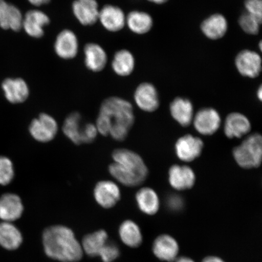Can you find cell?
<instances>
[{
  "label": "cell",
  "instance_id": "cell-1",
  "mask_svg": "<svg viewBox=\"0 0 262 262\" xmlns=\"http://www.w3.org/2000/svg\"><path fill=\"white\" fill-rule=\"evenodd\" d=\"M134 121L132 104L123 98L111 97L101 103L96 126L101 135L123 141L128 135Z\"/></svg>",
  "mask_w": 262,
  "mask_h": 262
},
{
  "label": "cell",
  "instance_id": "cell-2",
  "mask_svg": "<svg viewBox=\"0 0 262 262\" xmlns=\"http://www.w3.org/2000/svg\"><path fill=\"white\" fill-rule=\"evenodd\" d=\"M46 254L61 262H77L83 257V249L74 232L63 225L51 226L42 233Z\"/></svg>",
  "mask_w": 262,
  "mask_h": 262
},
{
  "label": "cell",
  "instance_id": "cell-3",
  "mask_svg": "<svg viewBox=\"0 0 262 262\" xmlns=\"http://www.w3.org/2000/svg\"><path fill=\"white\" fill-rule=\"evenodd\" d=\"M114 162L109 172L122 185L129 187L139 186L146 180L148 169L142 157L127 149H117L112 154Z\"/></svg>",
  "mask_w": 262,
  "mask_h": 262
},
{
  "label": "cell",
  "instance_id": "cell-4",
  "mask_svg": "<svg viewBox=\"0 0 262 262\" xmlns=\"http://www.w3.org/2000/svg\"><path fill=\"white\" fill-rule=\"evenodd\" d=\"M233 157L242 168H258L262 160V138L260 134H254L247 137L241 145L235 147Z\"/></svg>",
  "mask_w": 262,
  "mask_h": 262
},
{
  "label": "cell",
  "instance_id": "cell-5",
  "mask_svg": "<svg viewBox=\"0 0 262 262\" xmlns=\"http://www.w3.org/2000/svg\"><path fill=\"white\" fill-rule=\"evenodd\" d=\"M58 129L57 121L46 113H41L32 120L29 127L32 138L40 143L51 142L57 136Z\"/></svg>",
  "mask_w": 262,
  "mask_h": 262
},
{
  "label": "cell",
  "instance_id": "cell-6",
  "mask_svg": "<svg viewBox=\"0 0 262 262\" xmlns=\"http://www.w3.org/2000/svg\"><path fill=\"white\" fill-rule=\"evenodd\" d=\"M94 196L101 207L110 209L120 201L121 191L116 183L111 180H101L95 186Z\"/></svg>",
  "mask_w": 262,
  "mask_h": 262
},
{
  "label": "cell",
  "instance_id": "cell-7",
  "mask_svg": "<svg viewBox=\"0 0 262 262\" xmlns=\"http://www.w3.org/2000/svg\"><path fill=\"white\" fill-rule=\"evenodd\" d=\"M204 146V143L199 137L188 134L177 141L176 155L182 161L192 162L201 156Z\"/></svg>",
  "mask_w": 262,
  "mask_h": 262
},
{
  "label": "cell",
  "instance_id": "cell-8",
  "mask_svg": "<svg viewBox=\"0 0 262 262\" xmlns=\"http://www.w3.org/2000/svg\"><path fill=\"white\" fill-rule=\"evenodd\" d=\"M221 124L220 115L213 108L206 107L199 111L194 118L195 129L202 135H212L217 132Z\"/></svg>",
  "mask_w": 262,
  "mask_h": 262
},
{
  "label": "cell",
  "instance_id": "cell-9",
  "mask_svg": "<svg viewBox=\"0 0 262 262\" xmlns=\"http://www.w3.org/2000/svg\"><path fill=\"white\" fill-rule=\"evenodd\" d=\"M235 64L238 73L244 77L254 78L261 73V57L253 51L244 50L239 52L235 58Z\"/></svg>",
  "mask_w": 262,
  "mask_h": 262
},
{
  "label": "cell",
  "instance_id": "cell-10",
  "mask_svg": "<svg viewBox=\"0 0 262 262\" xmlns=\"http://www.w3.org/2000/svg\"><path fill=\"white\" fill-rule=\"evenodd\" d=\"M79 49V42L75 33L64 29L57 36L54 42V51L58 56L64 60L76 57Z\"/></svg>",
  "mask_w": 262,
  "mask_h": 262
},
{
  "label": "cell",
  "instance_id": "cell-11",
  "mask_svg": "<svg viewBox=\"0 0 262 262\" xmlns=\"http://www.w3.org/2000/svg\"><path fill=\"white\" fill-rule=\"evenodd\" d=\"M107 31L116 32L122 30L126 25V16L117 6L107 5L100 9L98 19Z\"/></svg>",
  "mask_w": 262,
  "mask_h": 262
},
{
  "label": "cell",
  "instance_id": "cell-12",
  "mask_svg": "<svg viewBox=\"0 0 262 262\" xmlns=\"http://www.w3.org/2000/svg\"><path fill=\"white\" fill-rule=\"evenodd\" d=\"M24 211V206L20 198L14 193H6L0 196V219L3 222L18 220Z\"/></svg>",
  "mask_w": 262,
  "mask_h": 262
},
{
  "label": "cell",
  "instance_id": "cell-13",
  "mask_svg": "<svg viewBox=\"0 0 262 262\" xmlns=\"http://www.w3.org/2000/svg\"><path fill=\"white\" fill-rule=\"evenodd\" d=\"M50 24V18L40 10L29 11L24 16L22 28L26 34L34 38H40L45 34L44 29Z\"/></svg>",
  "mask_w": 262,
  "mask_h": 262
},
{
  "label": "cell",
  "instance_id": "cell-14",
  "mask_svg": "<svg viewBox=\"0 0 262 262\" xmlns=\"http://www.w3.org/2000/svg\"><path fill=\"white\" fill-rule=\"evenodd\" d=\"M134 98L137 105L145 112H154L159 107L158 92L152 84H140L134 93Z\"/></svg>",
  "mask_w": 262,
  "mask_h": 262
},
{
  "label": "cell",
  "instance_id": "cell-15",
  "mask_svg": "<svg viewBox=\"0 0 262 262\" xmlns=\"http://www.w3.org/2000/svg\"><path fill=\"white\" fill-rule=\"evenodd\" d=\"M72 8L75 18L82 25H94L98 21L100 9L96 0H75Z\"/></svg>",
  "mask_w": 262,
  "mask_h": 262
},
{
  "label": "cell",
  "instance_id": "cell-16",
  "mask_svg": "<svg viewBox=\"0 0 262 262\" xmlns=\"http://www.w3.org/2000/svg\"><path fill=\"white\" fill-rule=\"evenodd\" d=\"M169 182L178 191L191 189L195 184V173L188 166L173 165L169 170Z\"/></svg>",
  "mask_w": 262,
  "mask_h": 262
},
{
  "label": "cell",
  "instance_id": "cell-17",
  "mask_svg": "<svg viewBox=\"0 0 262 262\" xmlns=\"http://www.w3.org/2000/svg\"><path fill=\"white\" fill-rule=\"evenodd\" d=\"M5 96L9 102L19 104L28 99L30 91L26 82L22 78H7L2 83Z\"/></svg>",
  "mask_w": 262,
  "mask_h": 262
},
{
  "label": "cell",
  "instance_id": "cell-18",
  "mask_svg": "<svg viewBox=\"0 0 262 262\" xmlns=\"http://www.w3.org/2000/svg\"><path fill=\"white\" fill-rule=\"evenodd\" d=\"M152 251L159 259L171 262L176 260L179 246L178 242L171 235L163 234L154 242Z\"/></svg>",
  "mask_w": 262,
  "mask_h": 262
},
{
  "label": "cell",
  "instance_id": "cell-19",
  "mask_svg": "<svg viewBox=\"0 0 262 262\" xmlns=\"http://www.w3.org/2000/svg\"><path fill=\"white\" fill-rule=\"evenodd\" d=\"M251 128L250 120L242 114L232 113L226 118L224 132L228 138H241L250 133Z\"/></svg>",
  "mask_w": 262,
  "mask_h": 262
},
{
  "label": "cell",
  "instance_id": "cell-20",
  "mask_svg": "<svg viewBox=\"0 0 262 262\" xmlns=\"http://www.w3.org/2000/svg\"><path fill=\"white\" fill-rule=\"evenodd\" d=\"M24 16L15 6L10 5L5 0H0V26L4 29L17 32L22 29Z\"/></svg>",
  "mask_w": 262,
  "mask_h": 262
},
{
  "label": "cell",
  "instance_id": "cell-21",
  "mask_svg": "<svg viewBox=\"0 0 262 262\" xmlns=\"http://www.w3.org/2000/svg\"><path fill=\"white\" fill-rule=\"evenodd\" d=\"M84 63L88 70L97 73L105 68L107 55L100 45L90 42L84 48Z\"/></svg>",
  "mask_w": 262,
  "mask_h": 262
},
{
  "label": "cell",
  "instance_id": "cell-22",
  "mask_svg": "<svg viewBox=\"0 0 262 262\" xmlns=\"http://www.w3.org/2000/svg\"><path fill=\"white\" fill-rule=\"evenodd\" d=\"M170 112L173 119L183 127L190 125L194 118L191 101L184 98H175L170 104Z\"/></svg>",
  "mask_w": 262,
  "mask_h": 262
},
{
  "label": "cell",
  "instance_id": "cell-23",
  "mask_svg": "<svg viewBox=\"0 0 262 262\" xmlns=\"http://www.w3.org/2000/svg\"><path fill=\"white\" fill-rule=\"evenodd\" d=\"M201 30L206 37L211 40H219L228 31V21L224 15L219 14L212 15L203 21Z\"/></svg>",
  "mask_w": 262,
  "mask_h": 262
},
{
  "label": "cell",
  "instance_id": "cell-24",
  "mask_svg": "<svg viewBox=\"0 0 262 262\" xmlns=\"http://www.w3.org/2000/svg\"><path fill=\"white\" fill-rule=\"evenodd\" d=\"M23 242L21 232L11 222L0 223V245L9 251L18 249Z\"/></svg>",
  "mask_w": 262,
  "mask_h": 262
},
{
  "label": "cell",
  "instance_id": "cell-25",
  "mask_svg": "<svg viewBox=\"0 0 262 262\" xmlns=\"http://www.w3.org/2000/svg\"><path fill=\"white\" fill-rule=\"evenodd\" d=\"M137 205L140 210L147 215H155L158 212L160 201L158 195L151 188L140 189L136 195Z\"/></svg>",
  "mask_w": 262,
  "mask_h": 262
},
{
  "label": "cell",
  "instance_id": "cell-26",
  "mask_svg": "<svg viewBox=\"0 0 262 262\" xmlns=\"http://www.w3.org/2000/svg\"><path fill=\"white\" fill-rule=\"evenodd\" d=\"M107 238V232L103 229L85 235L82 241L83 251L91 257L99 256L108 242Z\"/></svg>",
  "mask_w": 262,
  "mask_h": 262
},
{
  "label": "cell",
  "instance_id": "cell-27",
  "mask_svg": "<svg viewBox=\"0 0 262 262\" xmlns=\"http://www.w3.org/2000/svg\"><path fill=\"white\" fill-rule=\"evenodd\" d=\"M126 24L135 34H145L152 29L153 19L151 16L146 12L134 11L126 16Z\"/></svg>",
  "mask_w": 262,
  "mask_h": 262
},
{
  "label": "cell",
  "instance_id": "cell-28",
  "mask_svg": "<svg viewBox=\"0 0 262 262\" xmlns=\"http://www.w3.org/2000/svg\"><path fill=\"white\" fill-rule=\"evenodd\" d=\"M81 116L79 113H72L66 118L62 127L65 136L77 145L82 143L84 125H81Z\"/></svg>",
  "mask_w": 262,
  "mask_h": 262
},
{
  "label": "cell",
  "instance_id": "cell-29",
  "mask_svg": "<svg viewBox=\"0 0 262 262\" xmlns=\"http://www.w3.org/2000/svg\"><path fill=\"white\" fill-rule=\"evenodd\" d=\"M135 68V58L129 51L122 49L115 54L112 68L115 73L121 77L128 76Z\"/></svg>",
  "mask_w": 262,
  "mask_h": 262
},
{
  "label": "cell",
  "instance_id": "cell-30",
  "mask_svg": "<svg viewBox=\"0 0 262 262\" xmlns=\"http://www.w3.org/2000/svg\"><path fill=\"white\" fill-rule=\"evenodd\" d=\"M119 235L123 244L130 248H137L142 243V234L135 222L127 220L120 225Z\"/></svg>",
  "mask_w": 262,
  "mask_h": 262
},
{
  "label": "cell",
  "instance_id": "cell-31",
  "mask_svg": "<svg viewBox=\"0 0 262 262\" xmlns=\"http://www.w3.org/2000/svg\"><path fill=\"white\" fill-rule=\"evenodd\" d=\"M238 24L242 30L247 34L257 35L260 30L261 20L248 12H245L239 18Z\"/></svg>",
  "mask_w": 262,
  "mask_h": 262
},
{
  "label": "cell",
  "instance_id": "cell-32",
  "mask_svg": "<svg viewBox=\"0 0 262 262\" xmlns=\"http://www.w3.org/2000/svg\"><path fill=\"white\" fill-rule=\"evenodd\" d=\"M15 171L11 160L0 156V185L6 186L14 180Z\"/></svg>",
  "mask_w": 262,
  "mask_h": 262
},
{
  "label": "cell",
  "instance_id": "cell-33",
  "mask_svg": "<svg viewBox=\"0 0 262 262\" xmlns=\"http://www.w3.org/2000/svg\"><path fill=\"white\" fill-rule=\"evenodd\" d=\"M119 255L120 251L117 245L108 241L101 251L99 256L103 262H113L119 257Z\"/></svg>",
  "mask_w": 262,
  "mask_h": 262
},
{
  "label": "cell",
  "instance_id": "cell-34",
  "mask_svg": "<svg viewBox=\"0 0 262 262\" xmlns=\"http://www.w3.org/2000/svg\"><path fill=\"white\" fill-rule=\"evenodd\" d=\"M245 6L247 12L262 21L261 0H246Z\"/></svg>",
  "mask_w": 262,
  "mask_h": 262
},
{
  "label": "cell",
  "instance_id": "cell-35",
  "mask_svg": "<svg viewBox=\"0 0 262 262\" xmlns=\"http://www.w3.org/2000/svg\"><path fill=\"white\" fill-rule=\"evenodd\" d=\"M98 131L96 124L88 123L84 124L83 134H82V143H91L96 139Z\"/></svg>",
  "mask_w": 262,
  "mask_h": 262
},
{
  "label": "cell",
  "instance_id": "cell-36",
  "mask_svg": "<svg viewBox=\"0 0 262 262\" xmlns=\"http://www.w3.org/2000/svg\"><path fill=\"white\" fill-rule=\"evenodd\" d=\"M167 205L171 210L179 211L183 208L184 201L180 195H172L169 196L167 201Z\"/></svg>",
  "mask_w": 262,
  "mask_h": 262
},
{
  "label": "cell",
  "instance_id": "cell-37",
  "mask_svg": "<svg viewBox=\"0 0 262 262\" xmlns=\"http://www.w3.org/2000/svg\"><path fill=\"white\" fill-rule=\"evenodd\" d=\"M28 2L33 6L40 7V6L48 4L51 0H28Z\"/></svg>",
  "mask_w": 262,
  "mask_h": 262
},
{
  "label": "cell",
  "instance_id": "cell-38",
  "mask_svg": "<svg viewBox=\"0 0 262 262\" xmlns=\"http://www.w3.org/2000/svg\"><path fill=\"white\" fill-rule=\"evenodd\" d=\"M202 262H225L220 257L209 256L204 258Z\"/></svg>",
  "mask_w": 262,
  "mask_h": 262
},
{
  "label": "cell",
  "instance_id": "cell-39",
  "mask_svg": "<svg viewBox=\"0 0 262 262\" xmlns=\"http://www.w3.org/2000/svg\"><path fill=\"white\" fill-rule=\"evenodd\" d=\"M176 262H195L191 258L186 257H182L176 260Z\"/></svg>",
  "mask_w": 262,
  "mask_h": 262
},
{
  "label": "cell",
  "instance_id": "cell-40",
  "mask_svg": "<svg viewBox=\"0 0 262 262\" xmlns=\"http://www.w3.org/2000/svg\"><path fill=\"white\" fill-rule=\"evenodd\" d=\"M147 1H149L153 3H155V4L157 5H162L168 2V0H147Z\"/></svg>",
  "mask_w": 262,
  "mask_h": 262
},
{
  "label": "cell",
  "instance_id": "cell-41",
  "mask_svg": "<svg viewBox=\"0 0 262 262\" xmlns=\"http://www.w3.org/2000/svg\"><path fill=\"white\" fill-rule=\"evenodd\" d=\"M257 97L260 101L262 99V88L261 86L259 88V89L257 90Z\"/></svg>",
  "mask_w": 262,
  "mask_h": 262
}]
</instances>
